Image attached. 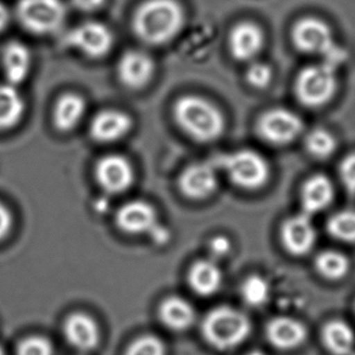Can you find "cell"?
I'll use <instances>...</instances> for the list:
<instances>
[{
	"instance_id": "cell-1",
	"label": "cell",
	"mask_w": 355,
	"mask_h": 355,
	"mask_svg": "<svg viewBox=\"0 0 355 355\" xmlns=\"http://www.w3.org/2000/svg\"><path fill=\"white\" fill-rule=\"evenodd\" d=\"M184 24V12L175 0H147L134 17L135 33L144 43L159 45L175 38Z\"/></svg>"
},
{
	"instance_id": "cell-2",
	"label": "cell",
	"mask_w": 355,
	"mask_h": 355,
	"mask_svg": "<svg viewBox=\"0 0 355 355\" xmlns=\"http://www.w3.org/2000/svg\"><path fill=\"white\" fill-rule=\"evenodd\" d=\"M173 116L180 128L198 142H212L221 137L226 120L214 103L202 97L187 95L178 100Z\"/></svg>"
},
{
	"instance_id": "cell-3",
	"label": "cell",
	"mask_w": 355,
	"mask_h": 355,
	"mask_svg": "<svg viewBox=\"0 0 355 355\" xmlns=\"http://www.w3.org/2000/svg\"><path fill=\"white\" fill-rule=\"evenodd\" d=\"M202 336L220 351L240 346L249 337L251 322L236 308L217 307L207 313L202 325Z\"/></svg>"
},
{
	"instance_id": "cell-4",
	"label": "cell",
	"mask_w": 355,
	"mask_h": 355,
	"mask_svg": "<svg viewBox=\"0 0 355 355\" xmlns=\"http://www.w3.org/2000/svg\"><path fill=\"white\" fill-rule=\"evenodd\" d=\"M67 16L62 0H19L16 17L29 33L45 35L62 27Z\"/></svg>"
},
{
	"instance_id": "cell-5",
	"label": "cell",
	"mask_w": 355,
	"mask_h": 355,
	"mask_svg": "<svg viewBox=\"0 0 355 355\" xmlns=\"http://www.w3.org/2000/svg\"><path fill=\"white\" fill-rule=\"evenodd\" d=\"M228 178L236 187L246 191L261 189L270 176L267 159L252 149H240L222 160Z\"/></svg>"
},
{
	"instance_id": "cell-6",
	"label": "cell",
	"mask_w": 355,
	"mask_h": 355,
	"mask_svg": "<svg viewBox=\"0 0 355 355\" xmlns=\"http://www.w3.org/2000/svg\"><path fill=\"white\" fill-rule=\"evenodd\" d=\"M116 222L119 230L128 234H150L157 244H165L170 239L168 230L159 225L155 209L144 200L124 204L116 212Z\"/></svg>"
},
{
	"instance_id": "cell-7",
	"label": "cell",
	"mask_w": 355,
	"mask_h": 355,
	"mask_svg": "<svg viewBox=\"0 0 355 355\" xmlns=\"http://www.w3.org/2000/svg\"><path fill=\"white\" fill-rule=\"evenodd\" d=\"M336 92L335 69L325 63L304 68L296 80V95L304 106L320 107Z\"/></svg>"
},
{
	"instance_id": "cell-8",
	"label": "cell",
	"mask_w": 355,
	"mask_h": 355,
	"mask_svg": "<svg viewBox=\"0 0 355 355\" xmlns=\"http://www.w3.org/2000/svg\"><path fill=\"white\" fill-rule=\"evenodd\" d=\"M257 129L269 144L284 146L297 139L303 130L302 120L288 110L273 108L259 118Z\"/></svg>"
},
{
	"instance_id": "cell-9",
	"label": "cell",
	"mask_w": 355,
	"mask_h": 355,
	"mask_svg": "<svg viewBox=\"0 0 355 355\" xmlns=\"http://www.w3.org/2000/svg\"><path fill=\"white\" fill-rule=\"evenodd\" d=\"M68 46L77 49L87 58H101L113 46V34L107 26L100 22L79 24L64 37Z\"/></svg>"
},
{
	"instance_id": "cell-10",
	"label": "cell",
	"mask_w": 355,
	"mask_h": 355,
	"mask_svg": "<svg viewBox=\"0 0 355 355\" xmlns=\"http://www.w3.org/2000/svg\"><path fill=\"white\" fill-rule=\"evenodd\" d=\"M95 175L102 189L110 194L126 192L135 180L132 165L128 159L118 154L100 159L96 164Z\"/></svg>"
},
{
	"instance_id": "cell-11",
	"label": "cell",
	"mask_w": 355,
	"mask_h": 355,
	"mask_svg": "<svg viewBox=\"0 0 355 355\" xmlns=\"http://www.w3.org/2000/svg\"><path fill=\"white\" fill-rule=\"evenodd\" d=\"M293 44L302 53L324 55L335 44L330 27L320 19H303L293 29Z\"/></svg>"
},
{
	"instance_id": "cell-12",
	"label": "cell",
	"mask_w": 355,
	"mask_h": 355,
	"mask_svg": "<svg viewBox=\"0 0 355 355\" xmlns=\"http://www.w3.org/2000/svg\"><path fill=\"white\" fill-rule=\"evenodd\" d=\"M216 170L207 163H196L183 170L178 178V187L183 196L193 200H202L216 192Z\"/></svg>"
},
{
	"instance_id": "cell-13",
	"label": "cell",
	"mask_w": 355,
	"mask_h": 355,
	"mask_svg": "<svg viewBox=\"0 0 355 355\" xmlns=\"http://www.w3.org/2000/svg\"><path fill=\"white\" fill-rule=\"evenodd\" d=\"M282 240L285 249L293 256L308 254L317 240L311 216L302 212L296 216L288 217L282 227Z\"/></svg>"
},
{
	"instance_id": "cell-14",
	"label": "cell",
	"mask_w": 355,
	"mask_h": 355,
	"mask_svg": "<svg viewBox=\"0 0 355 355\" xmlns=\"http://www.w3.org/2000/svg\"><path fill=\"white\" fill-rule=\"evenodd\" d=\"M153 60L137 50L125 53L118 63V76L125 87L139 90L146 87L153 77Z\"/></svg>"
},
{
	"instance_id": "cell-15",
	"label": "cell",
	"mask_w": 355,
	"mask_h": 355,
	"mask_svg": "<svg viewBox=\"0 0 355 355\" xmlns=\"http://www.w3.org/2000/svg\"><path fill=\"white\" fill-rule=\"evenodd\" d=\"M132 128L129 114L116 110H105L97 113L90 125V136L100 144H112L123 139Z\"/></svg>"
},
{
	"instance_id": "cell-16",
	"label": "cell",
	"mask_w": 355,
	"mask_h": 355,
	"mask_svg": "<svg viewBox=\"0 0 355 355\" xmlns=\"http://www.w3.org/2000/svg\"><path fill=\"white\" fill-rule=\"evenodd\" d=\"M63 332L68 343L80 352L95 349L101 338L96 322L85 313L71 314L64 322Z\"/></svg>"
},
{
	"instance_id": "cell-17",
	"label": "cell",
	"mask_w": 355,
	"mask_h": 355,
	"mask_svg": "<svg viewBox=\"0 0 355 355\" xmlns=\"http://www.w3.org/2000/svg\"><path fill=\"white\" fill-rule=\"evenodd\" d=\"M1 64L6 83L19 87L28 78L32 69V53L24 44L12 40L5 45Z\"/></svg>"
},
{
	"instance_id": "cell-18",
	"label": "cell",
	"mask_w": 355,
	"mask_h": 355,
	"mask_svg": "<svg viewBox=\"0 0 355 355\" xmlns=\"http://www.w3.org/2000/svg\"><path fill=\"white\" fill-rule=\"evenodd\" d=\"M264 35L259 26L243 22L236 26L230 37V48L233 58L239 61H250L263 48Z\"/></svg>"
},
{
	"instance_id": "cell-19",
	"label": "cell",
	"mask_w": 355,
	"mask_h": 355,
	"mask_svg": "<svg viewBox=\"0 0 355 355\" xmlns=\"http://www.w3.org/2000/svg\"><path fill=\"white\" fill-rule=\"evenodd\" d=\"M267 338L274 347L288 351L297 348L306 341L307 330L303 324L293 318H275L267 325Z\"/></svg>"
},
{
	"instance_id": "cell-20",
	"label": "cell",
	"mask_w": 355,
	"mask_h": 355,
	"mask_svg": "<svg viewBox=\"0 0 355 355\" xmlns=\"http://www.w3.org/2000/svg\"><path fill=\"white\" fill-rule=\"evenodd\" d=\"M223 274L214 259H200L193 264L188 273V283L194 293L202 297L216 293L222 286Z\"/></svg>"
},
{
	"instance_id": "cell-21",
	"label": "cell",
	"mask_w": 355,
	"mask_h": 355,
	"mask_svg": "<svg viewBox=\"0 0 355 355\" xmlns=\"http://www.w3.org/2000/svg\"><path fill=\"white\" fill-rule=\"evenodd\" d=\"M85 111L87 103L80 95L73 92L64 94L53 107V125L58 131H72L82 121Z\"/></svg>"
},
{
	"instance_id": "cell-22",
	"label": "cell",
	"mask_w": 355,
	"mask_h": 355,
	"mask_svg": "<svg viewBox=\"0 0 355 355\" xmlns=\"http://www.w3.org/2000/svg\"><path fill=\"white\" fill-rule=\"evenodd\" d=\"M159 318L170 330L184 331L196 322V312L184 298L171 296L160 304Z\"/></svg>"
},
{
	"instance_id": "cell-23",
	"label": "cell",
	"mask_w": 355,
	"mask_h": 355,
	"mask_svg": "<svg viewBox=\"0 0 355 355\" xmlns=\"http://www.w3.org/2000/svg\"><path fill=\"white\" fill-rule=\"evenodd\" d=\"M334 199V187L329 178L317 175L309 178L302 189L303 212L313 215L327 209Z\"/></svg>"
},
{
	"instance_id": "cell-24",
	"label": "cell",
	"mask_w": 355,
	"mask_h": 355,
	"mask_svg": "<svg viewBox=\"0 0 355 355\" xmlns=\"http://www.w3.org/2000/svg\"><path fill=\"white\" fill-rule=\"evenodd\" d=\"M26 103L17 87L0 84V131L12 129L24 118Z\"/></svg>"
},
{
	"instance_id": "cell-25",
	"label": "cell",
	"mask_w": 355,
	"mask_h": 355,
	"mask_svg": "<svg viewBox=\"0 0 355 355\" xmlns=\"http://www.w3.org/2000/svg\"><path fill=\"white\" fill-rule=\"evenodd\" d=\"M322 342L334 355H349L354 348V331L347 322L334 320L322 329Z\"/></svg>"
},
{
	"instance_id": "cell-26",
	"label": "cell",
	"mask_w": 355,
	"mask_h": 355,
	"mask_svg": "<svg viewBox=\"0 0 355 355\" xmlns=\"http://www.w3.org/2000/svg\"><path fill=\"white\" fill-rule=\"evenodd\" d=\"M241 296L251 307H261L268 302L270 285L268 280L259 274L250 275L241 285Z\"/></svg>"
},
{
	"instance_id": "cell-27",
	"label": "cell",
	"mask_w": 355,
	"mask_h": 355,
	"mask_svg": "<svg viewBox=\"0 0 355 355\" xmlns=\"http://www.w3.org/2000/svg\"><path fill=\"white\" fill-rule=\"evenodd\" d=\"M315 266L322 277L330 280H337L346 275L349 268V262L343 254L335 251H325L318 256Z\"/></svg>"
},
{
	"instance_id": "cell-28",
	"label": "cell",
	"mask_w": 355,
	"mask_h": 355,
	"mask_svg": "<svg viewBox=\"0 0 355 355\" xmlns=\"http://www.w3.org/2000/svg\"><path fill=\"white\" fill-rule=\"evenodd\" d=\"M308 152L313 157L325 159L330 157L336 149V139L327 130H313L306 139Z\"/></svg>"
},
{
	"instance_id": "cell-29",
	"label": "cell",
	"mask_w": 355,
	"mask_h": 355,
	"mask_svg": "<svg viewBox=\"0 0 355 355\" xmlns=\"http://www.w3.org/2000/svg\"><path fill=\"white\" fill-rule=\"evenodd\" d=\"M327 230L334 238L354 243L355 241V212L342 211L330 218Z\"/></svg>"
},
{
	"instance_id": "cell-30",
	"label": "cell",
	"mask_w": 355,
	"mask_h": 355,
	"mask_svg": "<svg viewBox=\"0 0 355 355\" xmlns=\"http://www.w3.org/2000/svg\"><path fill=\"white\" fill-rule=\"evenodd\" d=\"M125 355H166V348L158 337L142 336L129 347Z\"/></svg>"
},
{
	"instance_id": "cell-31",
	"label": "cell",
	"mask_w": 355,
	"mask_h": 355,
	"mask_svg": "<svg viewBox=\"0 0 355 355\" xmlns=\"http://www.w3.org/2000/svg\"><path fill=\"white\" fill-rule=\"evenodd\" d=\"M16 355H53V345L45 337H27L19 343Z\"/></svg>"
},
{
	"instance_id": "cell-32",
	"label": "cell",
	"mask_w": 355,
	"mask_h": 355,
	"mask_svg": "<svg viewBox=\"0 0 355 355\" xmlns=\"http://www.w3.org/2000/svg\"><path fill=\"white\" fill-rule=\"evenodd\" d=\"M273 78L272 68L264 63L254 62L250 66L246 72V79L250 85L257 89H264L268 87Z\"/></svg>"
},
{
	"instance_id": "cell-33",
	"label": "cell",
	"mask_w": 355,
	"mask_h": 355,
	"mask_svg": "<svg viewBox=\"0 0 355 355\" xmlns=\"http://www.w3.org/2000/svg\"><path fill=\"white\" fill-rule=\"evenodd\" d=\"M341 178L349 192L355 193V154H352L343 160L341 168Z\"/></svg>"
},
{
	"instance_id": "cell-34",
	"label": "cell",
	"mask_w": 355,
	"mask_h": 355,
	"mask_svg": "<svg viewBox=\"0 0 355 355\" xmlns=\"http://www.w3.org/2000/svg\"><path fill=\"white\" fill-rule=\"evenodd\" d=\"M231 240L225 236H217L210 240L209 250L211 254L212 259H223L227 254L231 252Z\"/></svg>"
},
{
	"instance_id": "cell-35",
	"label": "cell",
	"mask_w": 355,
	"mask_h": 355,
	"mask_svg": "<svg viewBox=\"0 0 355 355\" xmlns=\"http://www.w3.org/2000/svg\"><path fill=\"white\" fill-rule=\"evenodd\" d=\"M322 56L325 58L324 63L336 71V68L346 61L347 51L345 49L340 48L336 44H334Z\"/></svg>"
},
{
	"instance_id": "cell-36",
	"label": "cell",
	"mask_w": 355,
	"mask_h": 355,
	"mask_svg": "<svg viewBox=\"0 0 355 355\" xmlns=\"http://www.w3.org/2000/svg\"><path fill=\"white\" fill-rule=\"evenodd\" d=\"M14 225V217L9 207L0 202V240L5 239L9 236Z\"/></svg>"
},
{
	"instance_id": "cell-37",
	"label": "cell",
	"mask_w": 355,
	"mask_h": 355,
	"mask_svg": "<svg viewBox=\"0 0 355 355\" xmlns=\"http://www.w3.org/2000/svg\"><path fill=\"white\" fill-rule=\"evenodd\" d=\"M105 0H73V4L82 11H95L100 9Z\"/></svg>"
},
{
	"instance_id": "cell-38",
	"label": "cell",
	"mask_w": 355,
	"mask_h": 355,
	"mask_svg": "<svg viewBox=\"0 0 355 355\" xmlns=\"http://www.w3.org/2000/svg\"><path fill=\"white\" fill-rule=\"evenodd\" d=\"M10 22V11L3 3H0V32L4 31Z\"/></svg>"
},
{
	"instance_id": "cell-39",
	"label": "cell",
	"mask_w": 355,
	"mask_h": 355,
	"mask_svg": "<svg viewBox=\"0 0 355 355\" xmlns=\"http://www.w3.org/2000/svg\"><path fill=\"white\" fill-rule=\"evenodd\" d=\"M248 355H264L263 353H262V352H259V351H254V352H251V353H249V354Z\"/></svg>"
},
{
	"instance_id": "cell-40",
	"label": "cell",
	"mask_w": 355,
	"mask_h": 355,
	"mask_svg": "<svg viewBox=\"0 0 355 355\" xmlns=\"http://www.w3.org/2000/svg\"><path fill=\"white\" fill-rule=\"evenodd\" d=\"M0 355H5L4 351L0 348Z\"/></svg>"
}]
</instances>
